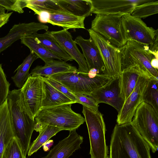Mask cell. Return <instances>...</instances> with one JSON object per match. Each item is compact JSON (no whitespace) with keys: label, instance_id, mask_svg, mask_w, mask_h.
I'll return each instance as SVG.
<instances>
[{"label":"cell","instance_id":"obj_8","mask_svg":"<svg viewBox=\"0 0 158 158\" xmlns=\"http://www.w3.org/2000/svg\"><path fill=\"white\" fill-rule=\"evenodd\" d=\"M122 16L97 15L92 21L90 28L115 46L121 48L127 41L122 24Z\"/></svg>","mask_w":158,"mask_h":158},{"label":"cell","instance_id":"obj_39","mask_svg":"<svg viewBox=\"0 0 158 158\" xmlns=\"http://www.w3.org/2000/svg\"><path fill=\"white\" fill-rule=\"evenodd\" d=\"M151 66L154 69H158V58L154 57L151 61Z\"/></svg>","mask_w":158,"mask_h":158},{"label":"cell","instance_id":"obj_10","mask_svg":"<svg viewBox=\"0 0 158 158\" xmlns=\"http://www.w3.org/2000/svg\"><path fill=\"white\" fill-rule=\"evenodd\" d=\"M90 38L98 48L104 63L106 74L111 77L119 75L121 69V54L119 48L112 44L101 35L87 29Z\"/></svg>","mask_w":158,"mask_h":158},{"label":"cell","instance_id":"obj_9","mask_svg":"<svg viewBox=\"0 0 158 158\" xmlns=\"http://www.w3.org/2000/svg\"><path fill=\"white\" fill-rule=\"evenodd\" d=\"M122 19L127 42L132 40L150 47L158 40V29L147 26L141 19L126 14L122 16Z\"/></svg>","mask_w":158,"mask_h":158},{"label":"cell","instance_id":"obj_26","mask_svg":"<svg viewBox=\"0 0 158 158\" xmlns=\"http://www.w3.org/2000/svg\"><path fill=\"white\" fill-rule=\"evenodd\" d=\"M20 40L21 44L27 47L30 49V52L35 54L44 62L45 64L55 59L62 60L41 44L37 43L34 38L31 36Z\"/></svg>","mask_w":158,"mask_h":158},{"label":"cell","instance_id":"obj_37","mask_svg":"<svg viewBox=\"0 0 158 158\" xmlns=\"http://www.w3.org/2000/svg\"><path fill=\"white\" fill-rule=\"evenodd\" d=\"M35 14L38 15V19L40 23H50V14L46 11H40L36 13Z\"/></svg>","mask_w":158,"mask_h":158},{"label":"cell","instance_id":"obj_40","mask_svg":"<svg viewBox=\"0 0 158 158\" xmlns=\"http://www.w3.org/2000/svg\"><path fill=\"white\" fill-rule=\"evenodd\" d=\"M5 10L4 8L0 6V15L5 14Z\"/></svg>","mask_w":158,"mask_h":158},{"label":"cell","instance_id":"obj_24","mask_svg":"<svg viewBox=\"0 0 158 158\" xmlns=\"http://www.w3.org/2000/svg\"><path fill=\"white\" fill-rule=\"evenodd\" d=\"M36 42L43 46L53 54L65 61H72L73 59L62 48L50 31H47L44 33H37L31 36Z\"/></svg>","mask_w":158,"mask_h":158},{"label":"cell","instance_id":"obj_2","mask_svg":"<svg viewBox=\"0 0 158 158\" xmlns=\"http://www.w3.org/2000/svg\"><path fill=\"white\" fill-rule=\"evenodd\" d=\"M11 121L15 134L25 155L27 153L35 124L27 113L20 89L10 91L6 99Z\"/></svg>","mask_w":158,"mask_h":158},{"label":"cell","instance_id":"obj_34","mask_svg":"<svg viewBox=\"0 0 158 158\" xmlns=\"http://www.w3.org/2000/svg\"><path fill=\"white\" fill-rule=\"evenodd\" d=\"M10 84L7 81L6 75L0 64V105L6 99L10 91Z\"/></svg>","mask_w":158,"mask_h":158},{"label":"cell","instance_id":"obj_12","mask_svg":"<svg viewBox=\"0 0 158 158\" xmlns=\"http://www.w3.org/2000/svg\"><path fill=\"white\" fill-rule=\"evenodd\" d=\"M150 78L144 73L139 76L134 89L118 112L117 124L120 125L131 122L137 108L142 102L143 93Z\"/></svg>","mask_w":158,"mask_h":158},{"label":"cell","instance_id":"obj_23","mask_svg":"<svg viewBox=\"0 0 158 158\" xmlns=\"http://www.w3.org/2000/svg\"><path fill=\"white\" fill-rule=\"evenodd\" d=\"M144 73L138 65L122 72L120 74L121 91L124 102L134 89L139 76Z\"/></svg>","mask_w":158,"mask_h":158},{"label":"cell","instance_id":"obj_25","mask_svg":"<svg viewBox=\"0 0 158 158\" xmlns=\"http://www.w3.org/2000/svg\"><path fill=\"white\" fill-rule=\"evenodd\" d=\"M85 17H79L68 12L50 14V23L68 30L69 29H85L84 21Z\"/></svg>","mask_w":158,"mask_h":158},{"label":"cell","instance_id":"obj_30","mask_svg":"<svg viewBox=\"0 0 158 158\" xmlns=\"http://www.w3.org/2000/svg\"><path fill=\"white\" fill-rule=\"evenodd\" d=\"M158 79L150 78L143 93L142 102L151 105L158 113Z\"/></svg>","mask_w":158,"mask_h":158},{"label":"cell","instance_id":"obj_18","mask_svg":"<svg viewBox=\"0 0 158 158\" xmlns=\"http://www.w3.org/2000/svg\"><path fill=\"white\" fill-rule=\"evenodd\" d=\"M83 139L76 130L70 131L68 136L60 141L43 158H69L81 148Z\"/></svg>","mask_w":158,"mask_h":158},{"label":"cell","instance_id":"obj_32","mask_svg":"<svg viewBox=\"0 0 158 158\" xmlns=\"http://www.w3.org/2000/svg\"><path fill=\"white\" fill-rule=\"evenodd\" d=\"M1 158H26L20 143L16 136L5 147Z\"/></svg>","mask_w":158,"mask_h":158},{"label":"cell","instance_id":"obj_15","mask_svg":"<svg viewBox=\"0 0 158 158\" xmlns=\"http://www.w3.org/2000/svg\"><path fill=\"white\" fill-rule=\"evenodd\" d=\"M48 27L35 22L15 24L5 36L0 38V54L17 40L30 36L40 30L48 31Z\"/></svg>","mask_w":158,"mask_h":158},{"label":"cell","instance_id":"obj_20","mask_svg":"<svg viewBox=\"0 0 158 158\" xmlns=\"http://www.w3.org/2000/svg\"><path fill=\"white\" fill-rule=\"evenodd\" d=\"M15 136L8 108L7 99L0 105V158L4 149Z\"/></svg>","mask_w":158,"mask_h":158},{"label":"cell","instance_id":"obj_11","mask_svg":"<svg viewBox=\"0 0 158 158\" xmlns=\"http://www.w3.org/2000/svg\"><path fill=\"white\" fill-rule=\"evenodd\" d=\"M20 89L26 110L30 116L34 119L41 109L43 95L41 76L29 75Z\"/></svg>","mask_w":158,"mask_h":158},{"label":"cell","instance_id":"obj_38","mask_svg":"<svg viewBox=\"0 0 158 158\" xmlns=\"http://www.w3.org/2000/svg\"><path fill=\"white\" fill-rule=\"evenodd\" d=\"M12 13H6L0 15V28L7 23Z\"/></svg>","mask_w":158,"mask_h":158},{"label":"cell","instance_id":"obj_21","mask_svg":"<svg viewBox=\"0 0 158 158\" xmlns=\"http://www.w3.org/2000/svg\"><path fill=\"white\" fill-rule=\"evenodd\" d=\"M78 70L76 67L63 60H53L44 66H37L32 70L29 75L49 77L54 75Z\"/></svg>","mask_w":158,"mask_h":158},{"label":"cell","instance_id":"obj_6","mask_svg":"<svg viewBox=\"0 0 158 158\" xmlns=\"http://www.w3.org/2000/svg\"><path fill=\"white\" fill-rule=\"evenodd\" d=\"M84 116L89 133L91 158H109L108 148L105 138L106 131L103 114L83 106Z\"/></svg>","mask_w":158,"mask_h":158},{"label":"cell","instance_id":"obj_31","mask_svg":"<svg viewBox=\"0 0 158 158\" xmlns=\"http://www.w3.org/2000/svg\"><path fill=\"white\" fill-rule=\"evenodd\" d=\"M158 13V1L151 0L135 7L130 15L132 17L141 19Z\"/></svg>","mask_w":158,"mask_h":158},{"label":"cell","instance_id":"obj_16","mask_svg":"<svg viewBox=\"0 0 158 158\" xmlns=\"http://www.w3.org/2000/svg\"><path fill=\"white\" fill-rule=\"evenodd\" d=\"M50 32L63 49L77 63L78 70L82 73H88L89 69L85 60L70 33L64 29L52 31Z\"/></svg>","mask_w":158,"mask_h":158},{"label":"cell","instance_id":"obj_33","mask_svg":"<svg viewBox=\"0 0 158 158\" xmlns=\"http://www.w3.org/2000/svg\"><path fill=\"white\" fill-rule=\"evenodd\" d=\"M27 0H0V6L8 11H13L22 13L26 7Z\"/></svg>","mask_w":158,"mask_h":158},{"label":"cell","instance_id":"obj_22","mask_svg":"<svg viewBox=\"0 0 158 158\" xmlns=\"http://www.w3.org/2000/svg\"><path fill=\"white\" fill-rule=\"evenodd\" d=\"M67 12L75 16L86 17L92 13L91 0H55Z\"/></svg>","mask_w":158,"mask_h":158},{"label":"cell","instance_id":"obj_29","mask_svg":"<svg viewBox=\"0 0 158 158\" xmlns=\"http://www.w3.org/2000/svg\"><path fill=\"white\" fill-rule=\"evenodd\" d=\"M62 130V129L57 127L46 126L39 132L37 138L30 144L27 152L28 156H30L36 152L50 138Z\"/></svg>","mask_w":158,"mask_h":158},{"label":"cell","instance_id":"obj_36","mask_svg":"<svg viewBox=\"0 0 158 158\" xmlns=\"http://www.w3.org/2000/svg\"><path fill=\"white\" fill-rule=\"evenodd\" d=\"M44 78L52 86L71 100L77 103V98L76 95L66 87L57 81L47 77Z\"/></svg>","mask_w":158,"mask_h":158},{"label":"cell","instance_id":"obj_3","mask_svg":"<svg viewBox=\"0 0 158 158\" xmlns=\"http://www.w3.org/2000/svg\"><path fill=\"white\" fill-rule=\"evenodd\" d=\"M71 104L40 110L34 118V130L40 132L47 125L70 131L76 130L85 122L81 114L74 111Z\"/></svg>","mask_w":158,"mask_h":158},{"label":"cell","instance_id":"obj_14","mask_svg":"<svg viewBox=\"0 0 158 158\" xmlns=\"http://www.w3.org/2000/svg\"><path fill=\"white\" fill-rule=\"evenodd\" d=\"M151 0H91L92 13L123 16L131 14L136 6Z\"/></svg>","mask_w":158,"mask_h":158},{"label":"cell","instance_id":"obj_7","mask_svg":"<svg viewBox=\"0 0 158 158\" xmlns=\"http://www.w3.org/2000/svg\"><path fill=\"white\" fill-rule=\"evenodd\" d=\"M131 121L152 152L158 148V113L149 104L142 102L138 106Z\"/></svg>","mask_w":158,"mask_h":158},{"label":"cell","instance_id":"obj_27","mask_svg":"<svg viewBox=\"0 0 158 158\" xmlns=\"http://www.w3.org/2000/svg\"><path fill=\"white\" fill-rule=\"evenodd\" d=\"M34 53L30 52V54L24 60L23 63L17 68L15 72L17 71L14 76L11 77L15 86L21 89L28 77L29 71L33 62L39 58Z\"/></svg>","mask_w":158,"mask_h":158},{"label":"cell","instance_id":"obj_17","mask_svg":"<svg viewBox=\"0 0 158 158\" xmlns=\"http://www.w3.org/2000/svg\"><path fill=\"white\" fill-rule=\"evenodd\" d=\"M81 47L89 70L94 69L98 74H106V68L99 51L94 41L90 38L85 39L81 36L74 40Z\"/></svg>","mask_w":158,"mask_h":158},{"label":"cell","instance_id":"obj_5","mask_svg":"<svg viewBox=\"0 0 158 158\" xmlns=\"http://www.w3.org/2000/svg\"><path fill=\"white\" fill-rule=\"evenodd\" d=\"M119 49L122 72L129 68L138 65L141 69L150 77L158 79V70L153 68L151 64V60L154 56L149 46L129 40Z\"/></svg>","mask_w":158,"mask_h":158},{"label":"cell","instance_id":"obj_35","mask_svg":"<svg viewBox=\"0 0 158 158\" xmlns=\"http://www.w3.org/2000/svg\"><path fill=\"white\" fill-rule=\"evenodd\" d=\"M77 98V103L82 104L95 112L98 111L99 105L94 99L89 96L81 94H75Z\"/></svg>","mask_w":158,"mask_h":158},{"label":"cell","instance_id":"obj_19","mask_svg":"<svg viewBox=\"0 0 158 158\" xmlns=\"http://www.w3.org/2000/svg\"><path fill=\"white\" fill-rule=\"evenodd\" d=\"M43 95L40 110L76 103L52 86L41 76Z\"/></svg>","mask_w":158,"mask_h":158},{"label":"cell","instance_id":"obj_13","mask_svg":"<svg viewBox=\"0 0 158 158\" xmlns=\"http://www.w3.org/2000/svg\"><path fill=\"white\" fill-rule=\"evenodd\" d=\"M89 96L98 104L103 103L109 104L118 112L124 102L122 94L120 74L112 77L104 85L93 92Z\"/></svg>","mask_w":158,"mask_h":158},{"label":"cell","instance_id":"obj_1","mask_svg":"<svg viewBox=\"0 0 158 158\" xmlns=\"http://www.w3.org/2000/svg\"><path fill=\"white\" fill-rule=\"evenodd\" d=\"M150 147L131 122L114 127L109 158H151Z\"/></svg>","mask_w":158,"mask_h":158},{"label":"cell","instance_id":"obj_4","mask_svg":"<svg viewBox=\"0 0 158 158\" xmlns=\"http://www.w3.org/2000/svg\"><path fill=\"white\" fill-rule=\"evenodd\" d=\"M66 87L74 94H79L90 96L94 91L104 85L110 80L106 74H98L90 77L88 73L78 70L56 74L47 77Z\"/></svg>","mask_w":158,"mask_h":158},{"label":"cell","instance_id":"obj_28","mask_svg":"<svg viewBox=\"0 0 158 158\" xmlns=\"http://www.w3.org/2000/svg\"><path fill=\"white\" fill-rule=\"evenodd\" d=\"M26 7L32 10L35 14L40 11H46L50 14L66 13L55 0H27Z\"/></svg>","mask_w":158,"mask_h":158}]
</instances>
